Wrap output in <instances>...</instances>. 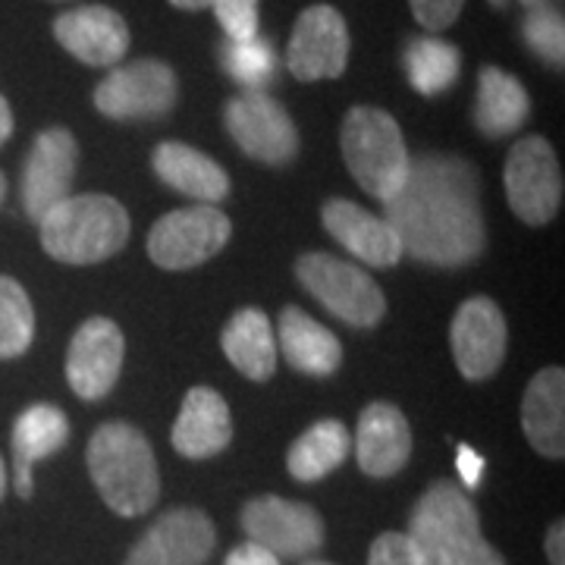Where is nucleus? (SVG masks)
I'll return each mask as SVG.
<instances>
[{
	"mask_svg": "<svg viewBox=\"0 0 565 565\" xmlns=\"http://www.w3.org/2000/svg\"><path fill=\"white\" fill-rule=\"evenodd\" d=\"M403 255L434 267H465L484 252L478 170L456 154H418L399 192L384 202Z\"/></svg>",
	"mask_w": 565,
	"mask_h": 565,
	"instance_id": "f257e3e1",
	"label": "nucleus"
},
{
	"mask_svg": "<svg viewBox=\"0 0 565 565\" xmlns=\"http://www.w3.org/2000/svg\"><path fill=\"white\" fill-rule=\"evenodd\" d=\"M85 462H88L92 484L102 493L110 512H117L122 519H139L158 503L161 497L158 459L148 437L136 424H102L88 440Z\"/></svg>",
	"mask_w": 565,
	"mask_h": 565,
	"instance_id": "f03ea898",
	"label": "nucleus"
},
{
	"mask_svg": "<svg viewBox=\"0 0 565 565\" xmlns=\"http://www.w3.org/2000/svg\"><path fill=\"white\" fill-rule=\"evenodd\" d=\"M405 534L424 565H505L503 553L487 544L475 503L452 481H437L424 490Z\"/></svg>",
	"mask_w": 565,
	"mask_h": 565,
	"instance_id": "7ed1b4c3",
	"label": "nucleus"
},
{
	"mask_svg": "<svg viewBox=\"0 0 565 565\" xmlns=\"http://www.w3.org/2000/svg\"><path fill=\"white\" fill-rule=\"evenodd\" d=\"M41 248L63 264L114 258L129 239V214L114 195H66L39 221Z\"/></svg>",
	"mask_w": 565,
	"mask_h": 565,
	"instance_id": "20e7f679",
	"label": "nucleus"
},
{
	"mask_svg": "<svg viewBox=\"0 0 565 565\" xmlns=\"http://www.w3.org/2000/svg\"><path fill=\"white\" fill-rule=\"evenodd\" d=\"M343 161L367 195L384 204L408 177V148L403 129L381 107H352L340 132Z\"/></svg>",
	"mask_w": 565,
	"mask_h": 565,
	"instance_id": "39448f33",
	"label": "nucleus"
},
{
	"mask_svg": "<svg viewBox=\"0 0 565 565\" xmlns=\"http://www.w3.org/2000/svg\"><path fill=\"white\" fill-rule=\"evenodd\" d=\"M296 277L318 302L343 323L374 327L386 315L384 289L371 274L327 252H308L296 262Z\"/></svg>",
	"mask_w": 565,
	"mask_h": 565,
	"instance_id": "423d86ee",
	"label": "nucleus"
},
{
	"mask_svg": "<svg viewBox=\"0 0 565 565\" xmlns=\"http://www.w3.org/2000/svg\"><path fill=\"white\" fill-rule=\"evenodd\" d=\"M180 102V79L163 61L114 66L95 88V107L107 120H161Z\"/></svg>",
	"mask_w": 565,
	"mask_h": 565,
	"instance_id": "0eeeda50",
	"label": "nucleus"
},
{
	"mask_svg": "<svg viewBox=\"0 0 565 565\" xmlns=\"http://www.w3.org/2000/svg\"><path fill=\"white\" fill-rule=\"evenodd\" d=\"M505 199L527 226H544L563 207V167L544 136L515 141L505 158Z\"/></svg>",
	"mask_w": 565,
	"mask_h": 565,
	"instance_id": "6e6552de",
	"label": "nucleus"
},
{
	"mask_svg": "<svg viewBox=\"0 0 565 565\" xmlns=\"http://www.w3.org/2000/svg\"><path fill=\"white\" fill-rule=\"evenodd\" d=\"M233 236L230 217L214 204H195L163 214L148 233V258L163 270H189L221 255Z\"/></svg>",
	"mask_w": 565,
	"mask_h": 565,
	"instance_id": "1a4fd4ad",
	"label": "nucleus"
},
{
	"mask_svg": "<svg viewBox=\"0 0 565 565\" xmlns=\"http://www.w3.org/2000/svg\"><path fill=\"white\" fill-rule=\"evenodd\" d=\"M223 122L233 141L248 158L286 167L299 154V129L289 110L264 92H243L223 110Z\"/></svg>",
	"mask_w": 565,
	"mask_h": 565,
	"instance_id": "9d476101",
	"label": "nucleus"
},
{
	"mask_svg": "<svg viewBox=\"0 0 565 565\" xmlns=\"http://www.w3.org/2000/svg\"><path fill=\"white\" fill-rule=\"evenodd\" d=\"M243 531L252 544L270 550L274 556L302 559L323 546V519L315 505L282 500V497H255L243 505Z\"/></svg>",
	"mask_w": 565,
	"mask_h": 565,
	"instance_id": "9b49d317",
	"label": "nucleus"
},
{
	"mask_svg": "<svg viewBox=\"0 0 565 565\" xmlns=\"http://www.w3.org/2000/svg\"><path fill=\"white\" fill-rule=\"evenodd\" d=\"M349 63V25L337 7L315 3L302 10L286 47V66L299 82L340 79Z\"/></svg>",
	"mask_w": 565,
	"mask_h": 565,
	"instance_id": "f8f14e48",
	"label": "nucleus"
},
{
	"mask_svg": "<svg viewBox=\"0 0 565 565\" xmlns=\"http://www.w3.org/2000/svg\"><path fill=\"white\" fill-rule=\"evenodd\" d=\"M79 167L76 136L63 126L44 129L32 141V151L22 163V211L29 221L39 223L54 204H61Z\"/></svg>",
	"mask_w": 565,
	"mask_h": 565,
	"instance_id": "ddd939ff",
	"label": "nucleus"
},
{
	"mask_svg": "<svg viewBox=\"0 0 565 565\" xmlns=\"http://www.w3.org/2000/svg\"><path fill=\"white\" fill-rule=\"evenodd\" d=\"M505 343L509 330L500 305L487 296H471L459 305L449 327V345L465 381L478 384L493 377L505 359Z\"/></svg>",
	"mask_w": 565,
	"mask_h": 565,
	"instance_id": "4468645a",
	"label": "nucleus"
},
{
	"mask_svg": "<svg viewBox=\"0 0 565 565\" xmlns=\"http://www.w3.org/2000/svg\"><path fill=\"white\" fill-rule=\"evenodd\" d=\"M217 546V527L202 509L163 512L129 550L126 565H204Z\"/></svg>",
	"mask_w": 565,
	"mask_h": 565,
	"instance_id": "2eb2a0df",
	"label": "nucleus"
},
{
	"mask_svg": "<svg viewBox=\"0 0 565 565\" xmlns=\"http://www.w3.org/2000/svg\"><path fill=\"white\" fill-rule=\"evenodd\" d=\"M122 355L120 327L110 318H88L66 349V384L85 403L104 399L120 381Z\"/></svg>",
	"mask_w": 565,
	"mask_h": 565,
	"instance_id": "dca6fc26",
	"label": "nucleus"
},
{
	"mask_svg": "<svg viewBox=\"0 0 565 565\" xmlns=\"http://www.w3.org/2000/svg\"><path fill=\"white\" fill-rule=\"evenodd\" d=\"M54 39L85 66H117L129 51V25L117 10L88 3L54 20Z\"/></svg>",
	"mask_w": 565,
	"mask_h": 565,
	"instance_id": "f3484780",
	"label": "nucleus"
},
{
	"mask_svg": "<svg viewBox=\"0 0 565 565\" xmlns=\"http://www.w3.org/2000/svg\"><path fill=\"white\" fill-rule=\"evenodd\" d=\"M321 223L337 243L371 267H393L403 258V243L396 230L384 217L364 211L362 204L330 199L321 207Z\"/></svg>",
	"mask_w": 565,
	"mask_h": 565,
	"instance_id": "a211bd4d",
	"label": "nucleus"
},
{
	"mask_svg": "<svg viewBox=\"0 0 565 565\" xmlns=\"http://www.w3.org/2000/svg\"><path fill=\"white\" fill-rule=\"evenodd\" d=\"M412 456V427L396 405L371 403L359 418L355 459L367 478L399 475Z\"/></svg>",
	"mask_w": 565,
	"mask_h": 565,
	"instance_id": "6ab92c4d",
	"label": "nucleus"
},
{
	"mask_svg": "<svg viewBox=\"0 0 565 565\" xmlns=\"http://www.w3.org/2000/svg\"><path fill=\"white\" fill-rule=\"evenodd\" d=\"M170 440L185 459H211L223 452L233 440V415L226 399L211 386H192L182 399Z\"/></svg>",
	"mask_w": 565,
	"mask_h": 565,
	"instance_id": "aec40b11",
	"label": "nucleus"
},
{
	"mask_svg": "<svg viewBox=\"0 0 565 565\" xmlns=\"http://www.w3.org/2000/svg\"><path fill=\"white\" fill-rule=\"evenodd\" d=\"M522 430L544 459L565 456V371L544 367L531 377L522 399Z\"/></svg>",
	"mask_w": 565,
	"mask_h": 565,
	"instance_id": "412c9836",
	"label": "nucleus"
},
{
	"mask_svg": "<svg viewBox=\"0 0 565 565\" xmlns=\"http://www.w3.org/2000/svg\"><path fill=\"white\" fill-rule=\"evenodd\" d=\"M154 173L189 199H199V204H217L230 195V177L214 158L202 154L199 148L185 141H161L151 158Z\"/></svg>",
	"mask_w": 565,
	"mask_h": 565,
	"instance_id": "4be33fe9",
	"label": "nucleus"
},
{
	"mask_svg": "<svg viewBox=\"0 0 565 565\" xmlns=\"http://www.w3.org/2000/svg\"><path fill=\"white\" fill-rule=\"evenodd\" d=\"M277 333H280V349L286 362L302 374L330 377L343 364V343L337 340V333L315 321L311 315H305L296 305L282 308Z\"/></svg>",
	"mask_w": 565,
	"mask_h": 565,
	"instance_id": "5701e85b",
	"label": "nucleus"
},
{
	"mask_svg": "<svg viewBox=\"0 0 565 565\" xmlns=\"http://www.w3.org/2000/svg\"><path fill=\"white\" fill-rule=\"evenodd\" d=\"M70 437V422L57 405H29L13 424V462H17V493L32 500V465L61 452Z\"/></svg>",
	"mask_w": 565,
	"mask_h": 565,
	"instance_id": "b1692460",
	"label": "nucleus"
},
{
	"mask_svg": "<svg viewBox=\"0 0 565 565\" xmlns=\"http://www.w3.org/2000/svg\"><path fill=\"white\" fill-rule=\"evenodd\" d=\"M221 345L226 362L233 364L248 381H270L277 371V340L274 323L262 308H243L236 311L221 333Z\"/></svg>",
	"mask_w": 565,
	"mask_h": 565,
	"instance_id": "393cba45",
	"label": "nucleus"
},
{
	"mask_svg": "<svg viewBox=\"0 0 565 565\" xmlns=\"http://www.w3.org/2000/svg\"><path fill=\"white\" fill-rule=\"evenodd\" d=\"M531 117V98L525 85L500 66H484L478 76L475 126L487 139H503L519 132Z\"/></svg>",
	"mask_w": 565,
	"mask_h": 565,
	"instance_id": "a878e982",
	"label": "nucleus"
},
{
	"mask_svg": "<svg viewBox=\"0 0 565 565\" xmlns=\"http://www.w3.org/2000/svg\"><path fill=\"white\" fill-rule=\"evenodd\" d=\"M352 452V437L345 430L343 422L337 418H323L315 422L296 444L286 452V468L296 481L315 484L327 478L330 471H337Z\"/></svg>",
	"mask_w": 565,
	"mask_h": 565,
	"instance_id": "bb28decb",
	"label": "nucleus"
},
{
	"mask_svg": "<svg viewBox=\"0 0 565 565\" xmlns=\"http://www.w3.org/2000/svg\"><path fill=\"white\" fill-rule=\"evenodd\" d=\"M403 61L412 88H415L418 95H424V98L444 95L446 88L459 79V70H462V54H459V47L444 39H434V35L408 41Z\"/></svg>",
	"mask_w": 565,
	"mask_h": 565,
	"instance_id": "cd10ccee",
	"label": "nucleus"
},
{
	"mask_svg": "<svg viewBox=\"0 0 565 565\" xmlns=\"http://www.w3.org/2000/svg\"><path fill=\"white\" fill-rule=\"evenodd\" d=\"M35 340V311L20 280L0 277V359H20Z\"/></svg>",
	"mask_w": 565,
	"mask_h": 565,
	"instance_id": "c85d7f7f",
	"label": "nucleus"
},
{
	"mask_svg": "<svg viewBox=\"0 0 565 565\" xmlns=\"http://www.w3.org/2000/svg\"><path fill=\"white\" fill-rule=\"evenodd\" d=\"M223 70L248 92H262L277 76V51L262 35L248 41H226L221 47Z\"/></svg>",
	"mask_w": 565,
	"mask_h": 565,
	"instance_id": "c756f323",
	"label": "nucleus"
},
{
	"mask_svg": "<svg viewBox=\"0 0 565 565\" xmlns=\"http://www.w3.org/2000/svg\"><path fill=\"white\" fill-rule=\"evenodd\" d=\"M525 44L546 63V66H563L565 63V20L559 10L534 7L522 22Z\"/></svg>",
	"mask_w": 565,
	"mask_h": 565,
	"instance_id": "7c9ffc66",
	"label": "nucleus"
},
{
	"mask_svg": "<svg viewBox=\"0 0 565 565\" xmlns=\"http://www.w3.org/2000/svg\"><path fill=\"white\" fill-rule=\"evenodd\" d=\"M211 10L230 41L258 35V0H211Z\"/></svg>",
	"mask_w": 565,
	"mask_h": 565,
	"instance_id": "2f4dec72",
	"label": "nucleus"
},
{
	"mask_svg": "<svg viewBox=\"0 0 565 565\" xmlns=\"http://www.w3.org/2000/svg\"><path fill=\"white\" fill-rule=\"evenodd\" d=\"M367 565H424L405 531H384L367 550Z\"/></svg>",
	"mask_w": 565,
	"mask_h": 565,
	"instance_id": "473e14b6",
	"label": "nucleus"
},
{
	"mask_svg": "<svg viewBox=\"0 0 565 565\" xmlns=\"http://www.w3.org/2000/svg\"><path fill=\"white\" fill-rule=\"evenodd\" d=\"M415 20L422 22L427 32H444L459 20L465 0H408Z\"/></svg>",
	"mask_w": 565,
	"mask_h": 565,
	"instance_id": "72a5a7b5",
	"label": "nucleus"
},
{
	"mask_svg": "<svg viewBox=\"0 0 565 565\" xmlns=\"http://www.w3.org/2000/svg\"><path fill=\"white\" fill-rule=\"evenodd\" d=\"M456 471H459V481L462 490H478L484 481V456L478 449H471L468 444H459L456 452Z\"/></svg>",
	"mask_w": 565,
	"mask_h": 565,
	"instance_id": "f704fd0d",
	"label": "nucleus"
},
{
	"mask_svg": "<svg viewBox=\"0 0 565 565\" xmlns=\"http://www.w3.org/2000/svg\"><path fill=\"white\" fill-rule=\"evenodd\" d=\"M223 565H280V556H274L270 550L252 544V541H245V544L233 546V553L226 556Z\"/></svg>",
	"mask_w": 565,
	"mask_h": 565,
	"instance_id": "c9c22d12",
	"label": "nucleus"
},
{
	"mask_svg": "<svg viewBox=\"0 0 565 565\" xmlns=\"http://www.w3.org/2000/svg\"><path fill=\"white\" fill-rule=\"evenodd\" d=\"M546 563L550 565H565V525L563 522H553L546 531Z\"/></svg>",
	"mask_w": 565,
	"mask_h": 565,
	"instance_id": "e433bc0d",
	"label": "nucleus"
},
{
	"mask_svg": "<svg viewBox=\"0 0 565 565\" xmlns=\"http://www.w3.org/2000/svg\"><path fill=\"white\" fill-rule=\"evenodd\" d=\"M13 136V110H10V102L0 95V145Z\"/></svg>",
	"mask_w": 565,
	"mask_h": 565,
	"instance_id": "4c0bfd02",
	"label": "nucleus"
},
{
	"mask_svg": "<svg viewBox=\"0 0 565 565\" xmlns=\"http://www.w3.org/2000/svg\"><path fill=\"white\" fill-rule=\"evenodd\" d=\"M177 10H185V13H199V10H207L211 0H170Z\"/></svg>",
	"mask_w": 565,
	"mask_h": 565,
	"instance_id": "58836bf2",
	"label": "nucleus"
},
{
	"mask_svg": "<svg viewBox=\"0 0 565 565\" xmlns=\"http://www.w3.org/2000/svg\"><path fill=\"white\" fill-rule=\"evenodd\" d=\"M7 493V468H3V459H0V500Z\"/></svg>",
	"mask_w": 565,
	"mask_h": 565,
	"instance_id": "ea45409f",
	"label": "nucleus"
},
{
	"mask_svg": "<svg viewBox=\"0 0 565 565\" xmlns=\"http://www.w3.org/2000/svg\"><path fill=\"white\" fill-rule=\"evenodd\" d=\"M3 199H7V177L0 173V204H3Z\"/></svg>",
	"mask_w": 565,
	"mask_h": 565,
	"instance_id": "a19ab883",
	"label": "nucleus"
},
{
	"mask_svg": "<svg viewBox=\"0 0 565 565\" xmlns=\"http://www.w3.org/2000/svg\"><path fill=\"white\" fill-rule=\"evenodd\" d=\"M527 10H534V7H544V0H522Z\"/></svg>",
	"mask_w": 565,
	"mask_h": 565,
	"instance_id": "79ce46f5",
	"label": "nucleus"
},
{
	"mask_svg": "<svg viewBox=\"0 0 565 565\" xmlns=\"http://www.w3.org/2000/svg\"><path fill=\"white\" fill-rule=\"evenodd\" d=\"M302 565H333V563H321V559H308V563H302Z\"/></svg>",
	"mask_w": 565,
	"mask_h": 565,
	"instance_id": "37998d69",
	"label": "nucleus"
},
{
	"mask_svg": "<svg viewBox=\"0 0 565 565\" xmlns=\"http://www.w3.org/2000/svg\"><path fill=\"white\" fill-rule=\"evenodd\" d=\"M490 3H493V7H505V0H490Z\"/></svg>",
	"mask_w": 565,
	"mask_h": 565,
	"instance_id": "c03bdc74",
	"label": "nucleus"
}]
</instances>
